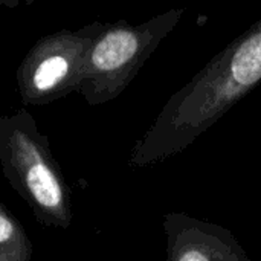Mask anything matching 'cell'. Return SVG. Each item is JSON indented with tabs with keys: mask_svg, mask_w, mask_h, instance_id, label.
I'll list each match as a JSON object with an SVG mask.
<instances>
[{
	"mask_svg": "<svg viewBox=\"0 0 261 261\" xmlns=\"http://www.w3.org/2000/svg\"><path fill=\"white\" fill-rule=\"evenodd\" d=\"M261 83V17L182 86L133 147L128 165L182 153Z\"/></svg>",
	"mask_w": 261,
	"mask_h": 261,
	"instance_id": "1",
	"label": "cell"
},
{
	"mask_svg": "<svg viewBox=\"0 0 261 261\" xmlns=\"http://www.w3.org/2000/svg\"><path fill=\"white\" fill-rule=\"evenodd\" d=\"M0 167L38 223L58 229L72 226L70 190L52 154L49 138L24 109L0 116Z\"/></svg>",
	"mask_w": 261,
	"mask_h": 261,
	"instance_id": "2",
	"label": "cell"
},
{
	"mask_svg": "<svg viewBox=\"0 0 261 261\" xmlns=\"http://www.w3.org/2000/svg\"><path fill=\"white\" fill-rule=\"evenodd\" d=\"M182 15L184 8H173L139 24L125 20L106 23L87 54L76 92L89 106L116 99Z\"/></svg>",
	"mask_w": 261,
	"mask_h": 261,
	"instance_id": "3",
	"label": "cell"
},
{
	"mask_svg": "<svg viewBox=\"0 0 261 261\" xmlns=\"http://www.w3.org/2000/svg\"><path fill=\"white\" fill-rule=\"evenodd\" d=\"M106 23L63 29L40 38L17 69V89L24 106H46L78 90L87 54Z\"/></svg>",
	"mask_w": 261,
	"mask_h": 261,
	"instance_id": "4",
	"label": "cell"
},
{
	"mask_svg": "<svg viewBox=\"0 0 261 261\" xmlns=\"http://www.w3.org/2000/svg\"><path fill=\"white\" fill-rule=\"evenodd\" d=\"M165 261H252L232 232L185 213L164 216Z\"/></svg>",
	"mask_w": 261,
	"mask_h": 261,
	"instance_id": "5",
	"label": "cell"
},
{
	"mask_svg": "<svg viewBox=\"0 0 261 261\" xmlns=\"http://www.w3.org/2000/svg\"><path fill=\"white\" fill-rule=\"evenodd\" d=\"M32 251L24 228L0 202V261H31Z\"/></svg>",
	"mask_w": 261,
	"mask_h": 261,
	"instance_id": "6",
	"label": "cell"
},
{
	"mask_svg": "<svg viewBox=\"0 0 261 261\" xmlns=\"http://www.w3.org/2000/svg\"><path fill=\"white\" fill-rule=\"evenodd\" d=\"M52 261H58V260H52Z\"/></svg>",
	"mask_w": 261,
	"mask_h": 261,
	"instance_id": "7",
	"label": "cell"
}]
</instances>
